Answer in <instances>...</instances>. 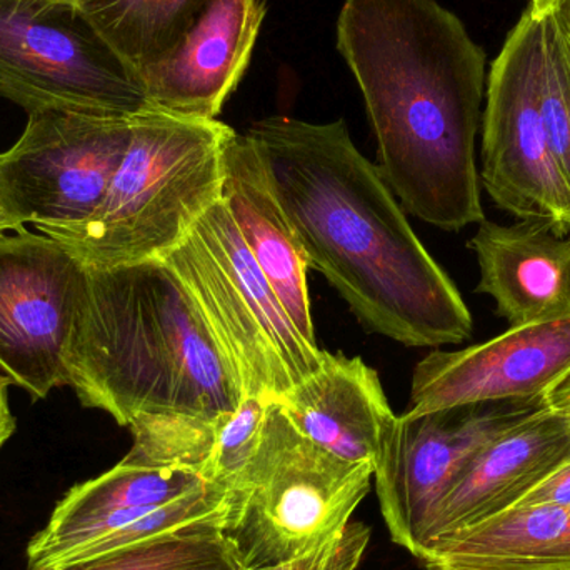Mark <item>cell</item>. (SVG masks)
<instances>
[{
    "instance_id": "cell-23",
    "label": "cell",
    "mask_w": 570,
    "mask_h": 570,
    "mask_svg": "<svg viewBox=\"0 0 570 570\" xmlns=\"http://www.w3.org/2000/svg\"><path fill=\"white\" fill-rule=\"evenodd\" d=\"M539 107L556 169L570 200V49L549 0L542 49Z\"/></svg>"
},
{
    "instance_id": "cell-25",
    "label": "cell",
    "mask_w": 570,
    "mask_h": 570,
    "mask_svg": "<svg viewBox=\"0 0 570 570\" xmlns=\"http://www.w3.org/2000/svg\"><path fill=\"white\" fill-rule=\"evenodd\" d=\"M570 505V459L535 485L515 508H562ZM514 508V509H515Z\"/></svg>"
},
{
    "instance_id": "cell-8",
    "label": "cell",
    "mask_w": 570,
    "mask_h": 570,
    "mask_svg": "<svg viewBox=\"0 0 570 570\" xmlns=\"http://www.w3.org/2000/svg\"><path fill=\"white\" fill-rule=\"evenodd\" d=\"M549 0H532L492 62L482 112L481 186L499 209L570 234V200L539 107Z\"/></svg>"
},
{
    "instance_id": "cell-11",
    "label": "cell",
    "mask_w": 570,
    "mask_h": 570,
    "mask_svg": "<svg viewBox=\"0 0 570 570\" xmlns=\"http://www.w3.org/2000/svg\"><path fill=\"white\" fill-rule=\"evenodd\" d=\"M0 230V372L32 401L69 385L67 347L87 267L62 243Z\"/></svg>"
},
{
    "instance_id": "cell-2",
    "label": "cell",
    "mask_w": 570,
    "mask_h": 570,
    "mask_svg": "<svg viewBox=\"0 0 570 570\" xmlns=\"http://www.w3.org/2000/svg\"><path fill=\"white\" fill-rule=\"evenodd\" d=\"M335 43L402 209L448 233L481 224L485 52L464 22L438 0H344Z\"/></svg>"
},
{
    "instance_id": "cell-29",
    "label": "cell",
    "mask_w": 570,
    "mask_h": 570,
    "mask_svg": "<svg viewBox=\"0 0 570 570\" xmlns=\"http://www.w3.org/2000/svg\"><path fill=\"white\" fill-rule=\"evenodd\" d=\"M52 2L67 3V6L82 7L87 0H52Z\"/></svg>"
},
{
    "instance_id": "cell-24",
    "label": "cell",
    "mask_w": 570,
    "mask_h": 570,
    "mask_svg": "<svg viewBox=\"0 0 570 570\" xmlns=\"http://www.w3.org/2000/svg\"><path fill=\"white\" fill-rule=\"evenodd\" d=\"M368 542L371 528L364 522L351 521L321 548L281 564L253 570H357Z\"/></svg>"
},
{
    "instance_id": "cell-10",
    "label": "cell",
    "mask_w": 570,
    "mask_h": 570,
    "mask_svg": "<svg viewBox=\"0 0 570 570\" xmlns=\"http://www.w3.org/2000/svg\"><path fill=\"white\" fill-rule=\"evenodd\" d=\"M548 399L481 402L395 415L374 465L382 518L395 544L417 558L435 504L465 465Z\"/></svg>"
},
{
    "instance_id": "cell-28",
    "label": "cell",
    "mask_w": 570,
    "mask_h": 570,
    "mask_svg": "<svg viewBox=\"0 0 570 570\" xmlns=\"http://www.w3.org/2000/svg\"><path fill=\"white\" fill-rule=\"evenodd\" d=\"M0 230H19V227L13 224V220L7 216L6 210H3L2 204H0Z\"/></svg>"
},
{
    "instance_id": "cell-9",
    "label": "cell",
    "mask_w": 570,
    "mask_h": 570,
    "mask_svg": "<svg viewBox=\"0 0 570 570\" xmlns=\"http://www.w3.org/2000/svg\"><path fill=\"white\" fill-rule=\"evenodd\" d=\"M134 117V116H132ZM132 117L30 114L0 154V204L19 229H73L109 193L132 132Z\"/></svg>"
},
{
    "instance_id": "cell-30",
    "label": "cell",
    "mask_w": 570,
    "mask_h": 570,
    "mask_svg": "<svg viewBox=\"0 0 570 570\" xmlns=\"http://www.w3.org/2000/svg\"><path fill=\"white\" fill-rule=\"evenodd\" d=\"M531 2H532V0H531Z\"/></svg>"
},
{
    "instance_id": "cell-18",
    "label": "cell",
    "mask_w": 570,
    "mask_h": 570,
    "mask_svg": "<svg viewBox=\"0 0 570 570\" xmlns=\"http://www.w3.org/2000/svg\"><path fill=\"white\" fill-rule=\"evenodd\" d=\"M281 404L302 434L337 458L372 468L395 419L377 372L361 357L331 352L321 371L295 385Z\"/></svg>"
},
{
    "instance_id": "cell-5",
    "label": "cell",
    "mask_w": 570,
    "mask_h": 570,
    "mask_svg": "<svg viewBox=\"0 0 570 570\" xmlns=\"http://www.w3.org/2000/svg\"><path fill=\"white\" fill-rule=\"evenodd\" d=\"M372 479L371 464L332 454L269 402L256 452L227 485L220 528L246 570L281 564L337 535Z\"/></svg>"
},
{
    "instance_id": "cell-17",
    "label": "cell",
    "mask_w": 570,
    "mask_h": 570,
    "mask_svg": "<svg viewBox=\"0 0 570 570\" xmlns=\"http://www.w3.org/2000/svg\"><path fill=\"white\" fill-rule=\"evenodd\" d=\"M469 247L481 271L475 292L491 295L511 327L570 312V237L551 224L484 219Z\"/></svg>"
},
{
    "instance_id": "cell-3",
    "label": "cell",
    "mask_w": 570,
    "mask_h": 570,
    "mask_svg": "<svg viewBox=\"0 0 570 570\" xmlns=\"http://www.w3.org/2000/svg\"><path fill=\"white\" fill-rule=\"evenodd\" d=\"M67 375L83 407L107 412L122 428L153 415L217 419L246 399L166 261L87 267Z\"/></svg>"
},
{
    "instance_id": "cell-7",
    "label": "cell",
    "mask_w": 570,
    "mask_h": 570,
    "mask_svg": "<svg viewBox=\"0 0 570 570\" xmlns=\"http://www.w3.org/2000/svg\"><path fill=\"white\" fill-rule=\"evenodd\" d=\"M0 97L30 114L132 117L153 109L80 7L0 0Z\"/></svg>"
},
{
    "instance_id": "cell-19",
    "label": "cell",
    "mask_w": 570,
    "mask_h": 570,
    "mask_svg": "<svg viewBox=\"0 0 570 570\" xmlns=\"http://www.w3.org/2000/svg\"><path fill=\"white\" fill-rule=\"evenodd\" d=\"M267 404L246 397L237 411L217 419L153 415L129 425L134 444L127 461L184 469L224 485L243 471L259 444Z\"/></svg>"
},
{
    "instance_id": "cell-14",
    "label": "cell",
    "mask_w": 570,
    "mask_h": 570,
    "mask_svg": "<svg viewBox=\"0 0 570 570\" xmlns=\"http://www.w3.org/2000/svg\"><path fill=\"white\" fill-rule=\"evenodd\" d=\"M569 459L568 419L546 405L502 432L465 465L435 504L422 549L511 511Z\"/></svg>"
},
{
    "instance_id": "cell-4",
    "label": "cell",
    "mask_w": 570,
    "mask_h": 570,
    "mask_svg": "<svg viewBox=\"0 0 570 570\" xmlns=\"http://www.w3.org/2000/svg\"><path fill=\"white\" fill-rule=\"evenodd\" d=\"M233 127L156 109L132 132L109 193L86 223L50 230L87 267L164 261L223 199L224 147Z\"/></svg>"
},
{
    "instance_id": "cell-15",
    "label": "cell",
    "mask_w": 570,
    "mask_h": 570,
    "mask_svg": "<svg viewBox=\"0 0 570 570\" xmlns=\"http://www.w3.org/2000/svg\"><path fill=\"white\" fill-rule=\"evenodd\" d=\"M203 484L199 475L184 469L122 459L99 478L73 485L57 502L46 528L27 544V570L57 564Z\"/></svg>"
},
{
    "instance_id": "cell-1",
    "label": "cell",
    "mask_w": 570,
    "mask_h": 570,
    "mask_svg": "<svg viewBox=\"0 0 570 570\" xmlns=\"http://www.w3.org/2000/svg\"><path fill=\"white\" fill-rule=\"evenodd\" d=\"M246 134L266 160L308 267L331 283L367 331L407 347L471 338L474 321L464 298L415 236L344 120L273 116Z\"/></svg>"
},
{
    "instance_id": "cell-26",
    "label": "cell",
    "mask_w": 570,
    "mask_h": 570,
    "mask_svg": "<svg viewBox=\"0 0 570 570\" xmlns=\"http://www.w3.org/2000/svg\"><path fill=\"white\" fill-rule=\"evenodd\" d=\"M549 407L556 409L568 419L570 425V377L566 379L548 397Z\"/></svg>"
},
{
    "instance_id": "cell-16",
    "label": "cell",
    "mask_w": 570,
    "mask_h": 570,
    "mask_svg": "<svg viewBox=\"0 0 570 570\" xmlns=\"http://www.w3.org/2000/svg\"><path fill=\"white\" fill-rule=\"evenodd\" d=\"M223 203L288 317L305 341L317 345L308 298L307 256L277 197L259 147L237 130L224 147Z\"/></svg>"
},
{
    "instance_id": "cell-27",
    "label": "cell",
    "mask_w": 570,
    "mask_h": 570,
    "mask_svg": "<svg viewBox=\"0 0 570 570\" xmlns=\"http://www.w3.org/2000/svg\"><path fill=\"white\" fill-rule=\"evenodd\" d=\"M552 10L570 49V0H552Z\"/></svg>"
},
{
    "instance_id": "cell-13",
    "label": "cell",
    "mask_w": 570,
    "mask_h": 570,
    "mask_svg": "<svg viewBox=\"0 0 570 570\" xmlns=\"http://www.w3.org/2000/svg\"><path fill=\"white\" fill-rule=\"evenodd\" d=\"M264 0H209L176 46L139 76L153 109L216 120L249 67Z\"/></svg>"
},
{
    "instance_id": "cell-6",
    "label": "cell",
    "mask_w": 570,
    "mask_h": 570,
    "mask_svg": "<svg viewBox=\"0 0 570 570\" xmlns=\"http://www.w3.org/2000/svg\"><path fill=\"white\" fill-rule=\"evenodd\" d=\"M164 261L199 305L244 397L281 402L321 371L328 352L295 327L223 199Z\"/></svg>"
},
{
    "instance_id": "cell-21",
    "label": "cell",
    "mask_w": 570,
    "mask_h": 570,
    "mask_svg": "<svg viewBox=\"0 0 570 570\" xmlns=\"http://www.w3.org/2000/svg\"><path fill=\"white\" fill-rule=\"evenodd\" d=\"M209 0H87L80 9L139 80L193 26Z\"/></svg>"
},
{
    "instance_id": "cell-20",
    "label": "cell",
    "mask_w": 570,
    "mask_h": 570,
    "mask_svg": "<svg viewBox=\"0 0 570 570\" xmlns=\"http://www.w3.org/2000/svg\"><path fill=\"white\" fill-rule=\"evenodd\" d=\"M428 570H570V505L515 508L428 542Z\"/></svg>"
},
{
    "instance_id": "cell-12",
    "label": "cell",
    "mask_w": 570,
    "mask_h": 570,
    "mask_svg": "<svg viewBox=\"0 0 570 570\" xmlns=\"http://www.w3.org/2000/svg\"><path fill=\"white\" fill-rule=\"evenodd\" d=\"M570 377V312L515 325L455 352L425 355L412 374L409 412L548 399Z\"/></svg>"
},
{
    "instance_id": "cell-22",
    "label": "cell",
    "mask_w": 570,
    "mask_h": 570,
    "mask_svg": "<svg viewBox=\"0 0 570 570\" xmlns=\"http://www.w3.org/2000/svg\"><path fill=\"white\" fill-rule=\"evenodd\" d=\"M223 519L196 522L134 544L37 570H246Z\"/></svg>"
}]
</instances>
